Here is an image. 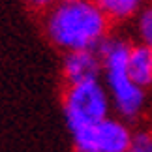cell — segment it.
<instances>
[{"label": "cell", "instance_id": "3957f363", "mask_svg": "<svg viewBox=\"0 0 152 152\" xmlns=\"http://www.w3.org/2000/svg\"><path fill=\"white\" fill-rule=\"evenodd\" d=\"M111 111H113L111 96L102 79L64 86L62 113L69 132L96 126L98 122L111 116Z\"/></svg>", "mask_w": 152, "mask_h": 152}, {"label": "cell", "instance_id": "5b68a950", "mask_svg": "<svg viewBox=\"0 0 152 152\" xmlns=\"http://www.w3.org/2000/svg\"><path fill=\"white\" fill-rule=\"evenodd\" d=\"M94 137L100 152H128L133 128L128 120L111 115L94 126Z\"/></svg>", "mask_w": 152, "mask_h": 152}, {"label": "cell", "instance_id": "9c48e42d", "mask_svg": "<svg viewBox=\"0 0 152 152\" xmlns=\"http://www.w3.org/2000/svg\"><path fill=\"white\" fill-rule=\"evenodd\" d=\"M128 152H152V128L141 126L133 130V137Z\"/></svg>", "mask_w": 152, "mask_h": 152}, {"label": "cell", "instance_id": "6da1fadb", "mask_svg": "<svg viewBox=\"0 0 152 152\" xmlns=\"http://www.w3.org/2000/svg\"><path fill=\"white\" fill-rule=\"evenodd\" d=\"M113 23L94 0L56 2L42 13V28L53 47L62 53L98 49Z\"/></svg>", "mask_w": 152, "mask_h": 152}, {"label": "cell", "instance_id": "30bf717a", "mask_svg": "<svg viewBox=\"0 0 152 152\" xmlns=\"http://www.w3.org/2000/svg\"><path fill=\"white\" fill-rule=\"evenodd\" d=\"M30 10L34 11H39V13H43V11H47L51 6H55L58 0H23Z\"/></svg>", "mask_w": 152, "mask_h": 152}, {"label": "cell", "instance_id": "277c9868", "mask_svg": "<svg viewBox=\"0 0 152 152\" xmlns=\"http://www.w3.org/2000/svg\"><path fill=\"white\" fill-rule=\"evenodd\" d=\"M103 64L98 49L69 51L62 56V79L66 85H77L92 79H102Z\"/></svg>", "mask_w": 152, "mask_h": 152}, {"label": "cell", "instance_id": "8fae6325", "mask_svg": "<svg viewBox=\"0 0 152 152\" xmlns=\"http://www.w3.org/2000/svg\"><path fill=\"white\" fill-rule=\"evenodd\" d=\"M58 2H79V0H58Z\"/></svg>", "mask_w": 152, "mask_h": 152}, {"label": "cell", "instance_id": "ba28073f", "mask_svg": "<svg viewBox=\"0 0 152 152\" xmlns=\"http://www.w3.org/2000/svg\"><path fill=\"white\" fill-rule=\"evenodd\" d=\"M132 34L135 38V43L147 45L152 49V0L135 15L132 23Z\"/></svg>", "mask_w": 152, "mask_h": 152}, {"label": "cell", "instance_id": "8992f818", "mask_svg": "<svg viewBox=\"0 0 152 152\" xmlns=\"http://www.w3.org/2000/svg\"><path fill=\"white\" fill-rule=\"evenodd\" d=\"M128 73L145 90L152 88V49L141 43H133L128 58Z\"/></svg>", "mask_w": 152, "mask_h": 152}, {"label": "cell", "instance_id": "7a4b0ae2", "mask_svg": "<svg viewBox=\"0 0 152 152\" xmlns=\"http://www.w3.org/2000/svg\"><path fill=\"white\" fill-rule=\"evenodd\" d=\"M132 45L133 42L128 36L111 32L98 47L103 64L102 81L111 96L113 113L130 124L137 122L148 107V90L139 86L128 73Z\"/></svg>", "mask_w": 152, "mask_h": 152}, {"label": "cell", "instance_id": "52a82bcc", "mask_svg": "<svg viewBox=\"0 0 152 152\" xmlns=\"http://www.w3.org/2000/svg\"><path fill=\"white\" fill-rule=\"evenodd\" d=\"M109 17L113 25H126L135 19V15L150 0H94Z\"/></svg>", "mask_w": 152, "mask_h": 152}]
</instances>
